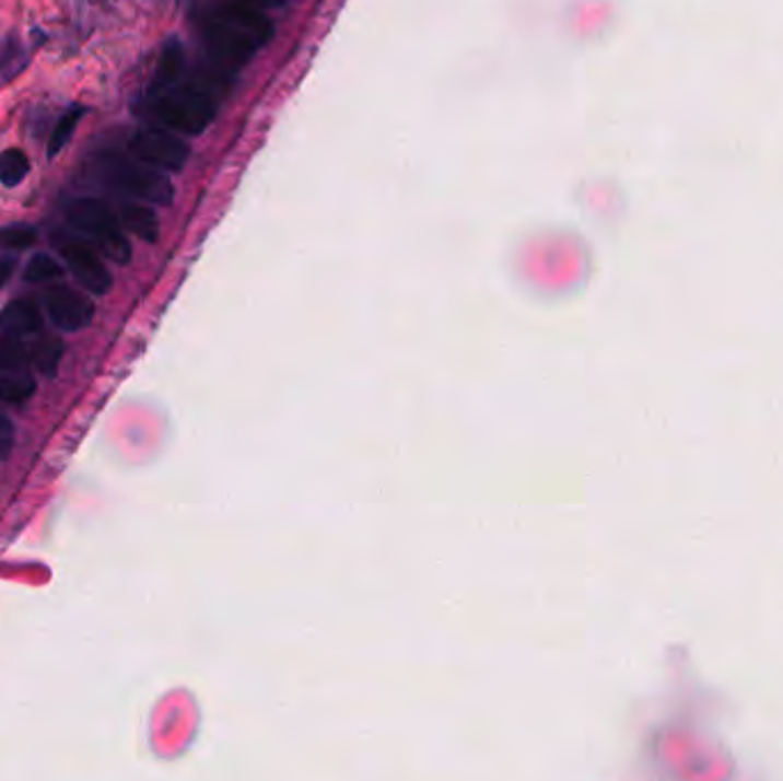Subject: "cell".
Segmentation results:
<instances>
[{
  "label": "cell",
  "mask_w": 783,
  "mask_h": 781,
  "mask_svg": "<svg viewBox=\"0 0 783 781\" xmlns=\"http://www.w3.org/2000/svg\"><path fill=\"white\" fill-rule=\"evenodd\" d=\"M246 3L259 8V10H278V8H284L289 0H246Z\"/></svg>",
  "instance_id": "cell-21"
},
{
  "label": "cell",
  "mask_w": 783,
  "mask_h": 781,
  "mask_svg": "<svg viewBox=\"0 0 783 781\" xmlns=\"http://www.w3.org/2000/svg\"><path fill=\"white\" fill-rule=\"evenodd\" d=\"M147 102L163 127L186 136H200L218 113L215 96L190 83H175L156 94H147Z\"/></svg>",
  "instance_id": "cell-2"
},
{
  "label": "cell",
  "mask_w": 783,
  "mask_h": 781,
  "mask_svg": "<svg viewBox=\"0 0 783 781\" xmlns=\"http://www.w3.org/2000/svg\"><path fill=\"white\" fill-rule=\"evenodd\" d=\"M67 221L73 230L83 232L94 241V246L102 250L110 261L125 266L133 257L131 241L125 234L117 213L102 200H77L67 209Z\"/></svg>",
  "instance_id": "cell-4"
},
{
  "label": "cell",
  "mask_w": 783,
  "mask_h": 781,
  "mask_svg": "<svg viewBox=\"0 0 783 781\" xmlns=\"http://www.w3.org/2000/svg\"><path fill=\"white\" fill-rule=\"evenodd\" d=\"M28 173H31V161H28L26 152L19 148H10L5 152H0V184L8 188H14L28 177Z\"/></svg>",
  "instance_id": "cell-14"
},
{
  "label": "cell",
  "mask_w": 783,
  "mask_h": 781,
  "mask_svg": "<svg viewBox=\"0 0 783 781\" xmlns=\"http://www.w3.org/2000/svg\"><path fill=\"white\" fill-rule=\"evenodd\" d=\"M62 353H65V347L58 337L46 335V333L35 335V345L31 347V362L44 376L58 374Z\"/></svg>",
  "instance_id": "cell-11"
},
{
  "label": "cell",
  "mask_w": 783,
  "mask_h": 781,
  "mask_svg": "<svg viewBox=\"0 0 783 781\" xmlns=\"http://www.w3.org/2000/svg\"><path fill=\"white\" fill-rule=\"evenodd\" d=\"M0 330H8L21 337H35L37 333H42L39 307L28 299L12 301L0 312Z\"/></svg>",
  "instance_id": "cell-9"
},
{
  "label": "cell",
  "mask_w": 783,
  "mask_h": 781,
  "mask_svg": "<svg viewBox=\"0 0 783 781\" xmlns=\"http://www.w3.org/2000/svg\"><path fill=\"white\" fill-rule=\"evenodd\" d=\"M129 154L167 173H179L190 159V148L173 131L140 129L129 140Z\"/></svg>",
  "instance_id": "cell-5"
},
{
  "label": "cell",
  "mask_w": 783,
  "mask_h": 781,
  "mask_svg": "<svg viewBox=\"0 0 783 781\" xmlns=\"http://www.w3.org/2000/svg\"><path fill=\"white\" fill-rule=\"evenodd\" d=\"M119 223L121 228H127L131 234H136L147 243H156L161 236L159 215L147 205H127L119 213Z\"/></svg>",
  "instance_id": "cell-10"
},
{
  "label": "cell",
  "mask_w": 783,
  "mask_h": 781,
  "mask_svg": "<svg viewBox=\"0 0 783 781\" xmlns=\"http://www.w3.org/2000/svg\"><path fill=\"white\" fill-rule=\"evenodd\" d=\"M37 230L33 225H8L0 228V248L5 250H28L35 246Z\"/></svg>",
  "instance_id": "cell-16"
},
{
  "label": "cell",
  "mask_w": 783,
  "mask_h": 781,
  "mask_svg": "<svg viewBox=\"0 0 783 781\" xmlns=\"http://www.w3.org/2000/svg\"><path fill=\"white\" fill-rule=\"evenodd\" d=\"M44 307L51 324L65 333L83 330L94 319V303L69 287H56L46 291Z\"/></svg>",
  "instance_id": "cell-7"
},
{
  "label": "cell",
  "mask_w": 783,
  "mask_h": 781,
  "mask_svg": "<svg viewBox=\"0 0 783 781\" xmlns=\"http://www.w3.org/2000/svg\"><path fill=\"white\" fill-rule=\"evenodd\" d=\"M35 378L28 370L19 374L10 372V376H0V401L8 404H23L35 395Z\"/></svg>",
  "instance_id": "cell-15"
},
{
  "label": "cell",
  "mask_w": 783,
  "mask_h": 781,
  "mask_svg": "<svg viewBox=\"0 0 783 781\" xmlns=\"http://www.w3.org/2000/svg\"><path fill=\"white\" fill-rule=\"evenodd\" d=\"M31 364L26 337L0 330V372H23Z\"/></svg>",
  "instance_id": "cell-12"
},
{
  "label": "cell",
  "mask_w": 783,
  "mask_h": 781,
  "mask_svg": "<svg viewBox=\"0 0 783 781\" xmlns=\"http://www.w3.org/2000/svg\"><path fill=\"white\" fill-rule=\"evenodd\" d=\"M14 424L8 418V415L0 410V461L8 458L12 447H14Z\"/></svg>",
  "instance_id": "cell-19"
},
{
  "label": "cell",
  "mask_w": 783,
  "mask_h": 781,
  "mask_svg": "<svg viewBox=\"0 0 783 781\" xmlns=\"http://www.w3.org/2000/svg\"><path fill=\"white\" fill-rule=\"evenodd\" d=\"M96 173L110 188L129 195V198L161 207L173 205L175 200L173 182L163 175V170L136 159L133 154L127 156L119 152H106L96 163Z\"/></svg>",
  "instance_id": "cell-3"
},
{
  "label": "cell",
  "mask_w": 783,
  "mask_h": 781,
  "mask_svg": "<svg viewBox=\"0 0 783 781\" xmlns=\"http://www.w3.org/2000/svg\"><path fill=\"white\" fill-rule=\"evenodd\" d=\"M60 276H62V266L51 255H44V253L35 255L28 261L26 271H23V280L26 282H48Z\"/></svg>",
  "instance_id": "cell-17"
},
{
  "label": "cell",
  "mask_w": 783,
  "mask_h": 781,
  "mask_svg": "<svg viewBox=\"0 0 783 781\" xmlns=\"http://www.w3.org/2000/svg\"><path fill=\"white\" fill-rule=\"evenodd\" d=\"M184 65H186V51L184 44L177 37H170L163 46L161 58L156 62V71H154V81L150 85V92L147 94H156L170 85H175L182 81L184 74Z\"/></svg>",
  "instance_id": "cell-8"
},
{
  "label": "cell",
  "mask_w": 783,
  "mask_h": 781,
  "mask_svg": "<svg viewBox=\"0 0 783 781\" xmlns=\"http://www.w3.org/2000/svg\"><path fill=\"white\" fill-rule=\"evenodd\" d=\"M14 268L16 261L12 257H0V289L10 282V278L14 276Z\"/></svg>",
  "instance_id": "cell-20"
},
{
  "label": "cell",
  "mask_w": 783,
  "mask_h": 781,
  "mask_svg": "<svg viewBox=\"0 0 783 781\" xmlns=\"http://www.w3.org/2000/svg\"><path fill=\"white\" fill-rule=\"evenodd\" d=\"M23 58V48L19 37H5L0 39V74L12 65H16V60Z\"/></svg>",
  "instance_id": "cell-18"
},
{
  "label": "cell",
  "mask_w": 783,
  "mask_h": 781,
  "mask_svg": "<svg viewBox=\"0 0 783 781\" xmlns=\"http://www.w3.org/2000/svg\"><path fill=\"white\" fill-rule=\"evenodd\" d=\"M85 113H87L85 106H71L60 115V119L54 125L51 138H48V150H46L48 159H56L67 148V142L71 140L77 127L81 125V119L85 117Z\"/></svg>",
  "instance_id": "cell-13"
},
{
  "label": "cell",
  "mask_w": 783,
  "mask_h": 781,
  "mask_svg": "<svg viewBox=\"0 0 783 781\" xmlns=\"http://www.w3.org/2000/svg\"><path fill=\"white\" fill-rule=\"evenodd\" d=\"M56 246L62 259L67 261V266L71 268L73 278L81 282V287H85L94 296L108 294L113 287V276L106 264L96 257V253L90 246L65 234H56Z\"/></svg>",
  "instance_id": "cell-6"
},
{
  "label": "cell",
  "mask_w": 783,
  "mask_h": 781,
  "mask_svg": "<svg viewBox=\"0 0 783 781\" xmlns=\"http://www.w3.org/2000/svg\"><path fill=\"white\" fill-rule=\"evenodd\" d=\"M273 23L264 10L236 0L213 10L204 21V44L211 60L232 74L238 67L253 60V56L273 37Z\"/></svg>",
  "instance_id": "cell-1"
}]
</instances>
